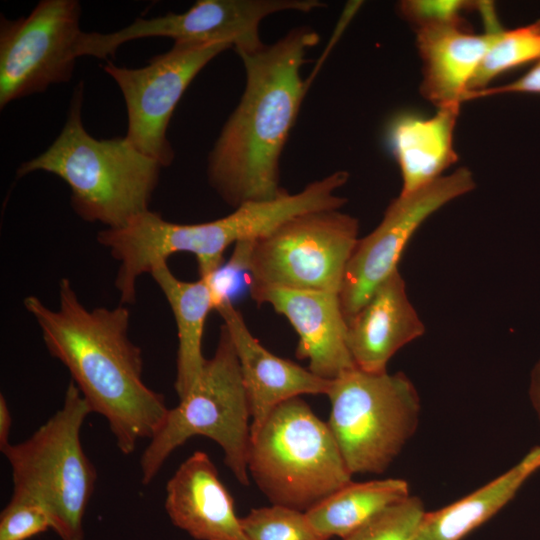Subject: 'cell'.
Returning a JSON list of instances; mask_svg holds the SVG:
<instances>
[{
    "instance_id": "15",
    "label": "cell",
    "mask_w": 540,
    "mask_h": 540,
    "mask_svg": "<svg viewBox=\"0 0 540 540\" xmlns=\"http://www.w3.org/2000/svg\"><path fill=\"white\" fill-rule=\"evenodd\" d=\"M171 522L196 540H247L231 494L208 454L195 451L166 484Z\"/></svg>"
},
{
    "instance_id": "28",
    "label": "cell",
    "mask_w": 540,
    "mask_h": 540,
    "mask_svg": "<svg viewBox=\"0 0 540 540\" xmlns=\"http://www.w3.org/2000/svg\"><path fill=\"white\" fill-rule=\"evenodd\" d=\"M12 427V415L9 410L6 398L0 395V449L9 443V434Z\"/></svg>"
},
{
    "instance_id": "27",
    "label": "cell",
    "mask_w": 540,
    "mask_h": 540,
    "mask_svg": "<svg viewBox=\"0 0 540 540\" xmlns=\"http://www.w3.org/2000/svg\"><path fill=\"white\" fill-rule=\"evenodd\" d=\"M505 93H536L540 94V60L527 73L508 84L487 87L466 94L465 101Z\"/></svg>"
},
{
    "instance_id": "25",
    "label": "cell",
    "mask_w": 540,
    "mask_h": 540,
    "mask_svg": "<svg viewBox=\"0 0 540 540\" xmlns=\"http://www.w3.org/2000/svg\"><path fill=\"white\" fill-rule=\"evenodd\" d=\"M49 528L46 508L27 496L12 494L0 515V540H26Z\"/></svg>"
},
{
    "instance_id": "24",
    "label": "cell",
    "mask_w": 540,
    "mask_h": 540,
    "mask_svg": "<svg viewBox=\"0 0 540 540\" xmlns=\"http://www.w3.org/2000/svg\"><path fill=\"white\" fill-rule=\"evenodd\" d=\"M426 510L416 496L393 504L342 540H411Z\"/></svg>"
},
{
    "instance_id": "18",
    "label": "cell",
    "mask_w": 540,
    "mask_h": 540,
    "mask_svg": "<svg viewBox=\"0 0 540 540\" xmlns=\"http://www.w3.org/2000/svg\"><path fill=\"white\" fill-rule=\"evenodd\" d=\"M460 106L437 108L430 117L406 112L391 119L386 134L401 172L400 194L435 181L457 161L453 139Z\"/></svg>"
},
{
    "instance_id": "2",
    "label": "cell",
    "mask_w": 540,
    "mask_h": 540,
    "mask_svg": "<svg viewBox=\"0 0 540 540\" xmlns=\"http://www.w3.org/2000/svg\"><path fill=\"white\" fill-rule=\"evenodd\" d=\"M319 42L309 27H297L273 44L240 51L245 70L242 97L208 156L209 183L230 206L275 199L279 164L307 90L301 67Z\"/></svg>"
},
{
    "instance_id": "10",
    "label": "cell",
    "mask_w": 540,
    "mask_h": 540,
    "mask_svg": "<svg viewBox=\"0 0 540 540\" xmlns=\"http://www.w3.org/2000/svg\"><path fill=\"white\" fill-rule=\"evenodd\" d=\"M231 47L227 43L174 42L170 50L140 68L107 61L103 70L116 82L125 101L127 140L162 167L172 164L174 151L167 128L177 103L197 74Z\"/></svg>"
},
{
    "instance_id": "29",
    "label": "cell",
    "mask_w": 540,
    "mask_h": 540,
    "mask_svg": "<svg viewBox=\"0 0 540 540\" xmlns=\"http://www.w3.org/2000/svg\"><path fill=\"white\" fill-rule=\"evenodd\" d=\"M529 397L538 419L540 420V359L536 362L531 372Z\"/></svg>"
},
{
    "instance_id": "12",
    "label": "cell",
    "mask_w": 540,
    "mask_h": 540,
    "mask_svg": "<svg viewBox=\"0 0 540 540\" xmlns=\"http://www.w3.org/2000/svg\"><path fill=\"white\" fill-rule=\"evenodd\" d=\"M474 187L471 171L461 167L416 191L399 194L391 201L378 226L358 239L348 261L339 292L347 321L359 312L385 280L399 270L404 249L421 224L445 204Z\"/></svg>"
},
{
    "instance_id": "6",
    "label": "cell",
    "mask_w": 540,
    "mask_h": 540,
    "mask_svg": "<svg viewBox=\"0 0 540 540\" xmlns=\"http://www.w3.org/2000/svg\"><path fill=\"white\" fill-rule=\"evenodd\" d=\"M250 408L240 365L223 324L216 351L206 359L192 390L170 409L140 458L141 481L149 484L178 447L200 435L215 441L235 478L249 485Z\"/></svg>"
},
{
    "instance_id": "17",
    "label": "cell",
    "mask_w": 540,
    "mask_h": 540,
    "mask_svg": "<svg viewBox=\"0 0 540 540\" xmlns=\"http://www.w3.org/2000/svg\"><path fill=\"white\" fill-rule=\"evenodd\" d=\"M502 28L473 34L465 25L429 26L415 30L422 60V96L437 108L461 105L470 81Z\"/></svg>"
},
{
    "instance_id": "4",
    "label": "cell",
    "mask_w": 540,
    "mask_h": 540,
    "mask_svg": "<svg viewBox=\"0 0 540 540\" xmlns=\"http://www.w3.org/2000/svg\"><path fill=\"white\" fill-rule=\"evenodd\" d=\"M248 472L272 504L302 512L353 476L328 424L300 397L276 407L251 437Z\"/></svg>"
},
{
    "instance_id": "19",
    "label": "cell",
    "mask_w": 540,
    "mask_h": 540,
    "mask_svg": "<svg viewBox=\"0 0 540 540\" xmlns=\"http://www.w3.org/2000/svg\"><path fill=\"white\" fill-rule=\"evenodd\" d=\"M169 303L177 326L178 351L175 390L184 398L200 377L206 359L202 339L208 313L215 309L217 296L212 277L187 282L178 279L167 262L157 264L150 272Z\"/></svg>"
},
{
    "instance_id": "5",
    "label": "cell",
    "mask_w": 540,
    "mask_h": 540,
    "mask_svg": "<svg viewBox=\"0 0 540 540\" xmlns=\"http://www.w3.org/2000/svg\"><path fill=\"white\" fill-rule=\"evenodd\" d=\"M92 410L71 380L62 407L28 439L1 452L9 462L12 494L39 501L51 529L62 540H83V518L93 494L96 471L86 456L80 432Z\"/></svg>"
},
{
    "instance_id": "11",
    "label": "cell",
    "mask_w": 540,
    "mask_h": 540,
    "mask_svg": "<svg viewBox=\"0 0 540 540\" xmlns=\"http://www.w3.org/2000/svg\"><path fill=\"white\" fill-rule=\"evenodd\" d=\"M324 6L319 0H200L185 12L138 18L114 32H83L78 55L106 60L124 43L149 37L227 43L236 52L253 50L263 44L259 26L267 16L282 11L308 13Z\"/></svg>"
},
{
    "instance_id": "16",
    "label": "cell",
    "mask_w": 540,
    "mask_h": 540,
    "mask_svg": "<svg viewBox=\"0 0 540 540\" xmlns=\"http://www.w3.org/2000/svg\"><path fill=\"white\" fill-rule=\"evenodd\" d=\"M424 332L397 270L347 321V344L357 368L380 373L387 371V363L399 349Z\"/></svg>"
},
{
    "instance_id": "13",
    "label": "cell",
    "mask_w": 540,
    "mask_h": 540,
    "mask_svg": "<svg viewBox=\"0 0 540 540\" xmlns=\"http://www.w3.org/2000/svg\"><path fill=\"white\" fill-rule=\"evenodd\" d=\"M250 294L287 318L299 337L296 356L308 360L313 374L334 380L357 368L347 344L339 294L276 287L250 288Z\"/></svg>"
},
{
    "instance_id": "1",
    "label": "cell",
    "mask_w": 540,
    "mask_h": 540,
    "mask_svg": "<svg viewBox=\"0 0 540 540\" xmlns=\"http://www.w3.org/2000/svg\"><path fill=\"white\" fill-rule=\"evenodd\" d=\"M50 355L61 361L92 412L102 415L118 449L129 455L139 440L151 439L169 408L162 394L143 381L141 349L128 336L125 306L89 310L68 278L59 283V306L52 310L38 297L24 299Z\"/></svg>"
},
{
    "instance_id": "3",
    "label": "cell",
    "mask_w": 540,
    "mask_h": 540,
    "mask_svg": "<svg viewBox=\"0 0 540 540\" xmlns=\"http://www.w3.org/2000/svg\"><path fill=\"white\" fill-rule=\"evenodd\" d=\"M83 84L75 88L66 122L53 143L22 163L17 176L44 171L71 189V205L84 221L120 228L149 210L162 166L124 137L97 139L85 129Z\"/></svg>"
},
{
    "instance_id": "8",
    "label": "cell",
    "mask_w": 540,
    "mask_h": 540,
    "mask_svg": "<svg viewBox=\"0 0 540 540\" xmlns=\"http://www.w3.org/2000/svg\"><path fill=\"white\" fill-rule=\"evenodd\" d=\"M358 232V220L340 209L291 218L254 242L248 264L249 287L339 294Z\"/></svg>"
},
{
    "instance_id": "22",
    "label": "cell",
    "mask_w": 540,
    "mask_h": 540,
    "mask_svg": "<svg viewBox=\"0 0 540 540\" xmlns=\"http://www.w3.org/2000/svg\"><path fill=\"white\" fill-rule=\"evenodd\" d=\"M535 60H540V19L502 29L474 73L468 92L485 89L500 74Z\"/></svg>"
},
{
    "instance_id": "21",
    "label": "cell",
    "mask_w": 540,
    "mask_h": 540,
    "mask_svg": "<svg viewBox=\"0 0 540 540\" xmlns=\"http://www.w3.org/2000/svg\"><path fill=\"white\" fill-rule=\"evenodd\" d=\"M409 496V484L403 479L352 481L306 514L314 527L327 538L344 539L381 511Z\"/></svg>"
},
{
    "instance_id": "14",
    "label": "cell",
    "mask_w": 540,
    "mask_h": 540,
    "mask_svg": "<svg viewBox=\"0 0 540 540\" xmlns=\"http://www.w3.org/2000/svg\"><path fill=\"white\" fill-rule=\"evenodd\" d=\"M215 310L224 320L238 357L250 408L251 437L285 401L303 394H327L331 380L320 378L309 369L267 350L251 334L231 299H220Z\"/></svg>"
},
{
    "instance_id": "20",
    "label": "cell",
    "mask_w": 540,
    "mask_h": 540,
    "mask_svg": "<svg viewBox=\"0 0 540 540\" xmlns=\"http://www.w3.org/2000/svg\"><path fill=\"white\" fill-rule=\"evenodd\" d=\"M540 470V446L486 485L439 510L425 512L411 540H462L510 502Z\"/></svg>"
},
{
    "instance_id": "7",
    "label": "cell",
    "mask_w": 540,
    "mask_h": 540,
    "mask_svg": "<svg viewBox=\"0 0 540 540\" xmlns=\"http://www.w3.org/2000/svg\"><path fill=\"white\" fill-rule=\"evenodd\" d=\"M327 422L354 474H381L415 433L419 394L407 375L354 368L331 380Z\"/></svg>"
},
{
    "instance_id": "26",
    "label": "cell",
    "mask_w": 540,
    "mask_h": 540,
    "mask_svg": "<svg viewBox=\"0 0 540 540\" xmlns=\"http://www.w3.org/2000/svg\"><path fill=\"white\" fill-rule=\"evenodd\" d=\"M477 2L451 0H407L398 5L401 15L415 30L439 25H464L461 14L475 8Z\"/></svg>"
},
{
    "instance_id": "9",
    "label": "cell",
    "mask_w": 540,
    "mask_h": 540,
    "mask_svg": "<svg viewBox=\"0 0 540 540\" xmlns=\"http://www.w3.org/2000/svg\"><path fill=\"white\" fill-rule=\"evenodd\" d=\"M77 0H42L30 14L0 21V107L70 81L81 31Z\"/></svg>"
},
{
    "instance_id": "23",
    "label": "cell",
    "mask_w": 540,
    "mask_h": 540,
    "mask_svg": "<svg viewBox=\"0 0 540 540\" xmlns=\"http://www.w3.org/2000/svg\"><path fill=\"white\" fill-rule=\"evenodd\" d=\"M240 523L247 540H330L306 512L282 505L252 509Z\"/></svg>"
}]
</instances>
